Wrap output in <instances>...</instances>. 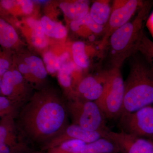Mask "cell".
<instances>
[{"mask_svg":"<svg viewBox=\"0 0 153 153\" xmlns=\"http://www.w3.org/2000/svg\"><path fill=\"white\" fill-rule=\"evenodd\" d=\"M111 1H94L89 9V14L92 20L99 25L105 26L108 22L111 10Z\"/></svg>","mask_w":153,"mask_h":153,"instance_id":"cell-13","label":"cell"},{"mask_svg":"<svg viewBox=\"0 0 153 153\" xmlns=\"http://www.w3.org/2000/svg\"><path fill=\"white\" fill-rule=\"evenodd\" d=\"M31 41L35 47L40 49H43L47 47L48 44V40L46 36L38 37L31 35Z\"/></svg>","mask_w":153,"mask_h":153,"instance_id":"cell-27","label":"cell"},{"mask_svg":"<svg viewBox=\"0 0 153 153\" xmlns=\"http://www.w3.org/2000/svg\"><path fill=\"white\" fill-rule=\"evenodd\" d=\"M105 136V134L103 133L88 131L79 126L72 123L68 125L62 133L52 140L43 150H48L70 140H79L86 143H89Z\"/></svg>","mask_w":153,"mask_h":153,"instance_id":"cell-9","label":"cell"},{"mask_svg":"<svg viewBox=\"0 0 153 153\" xmlns=\"http://www.w3.org/2000/svg\"><path fill=\"white\" fill-rule=\"evenodd\" d=\"M16 153H43L41 152H31L30 151H28L27 149L26 150L22 151V152H19Z\"/></svg>","mask_w":153,"mask_h":153,"instance_id":"cell-30","label":"cell"},{"mask_svg":"<svg viewBox=\"0 0 153 153\" xmlns=\"http://www.w3.org/2000/svg\"><path fill=\"white\" fill-rule=\"evenodd\" d=\"M1 77L0 76V94L1 93Z\"/></svg>","mask_w":153,"mask_h":153,"instance_id":"cell-32","label":"cell"},{"mask_svg":"<svg viewBox=\"0 0 153 153\" xmlns=\"http://www.w3.org/2000/svg\"><path fill=\"white\" fill-rule=\"evenodd\" d=\"M86 144L80 140H70L49 149L47 153H80Z\"/></svg>","mask_w":153,"mask_h":153,"instance_id":"cell-20","label":"cell"},{"mask_svg":"<svg viewBox=\"0 0 153 153\" xmlns=\"http://www.w3.org/2000/svg\"><path fill=\"white\" fill-rule=\"evenodd\" d=\"M100 74L85 76L79 81L75 90L76 97L81 98L98 81Z\"/></svg>","mask_w":153,"mask_h":153,"instance_id":"cell-21","label":"cell"},{"mask_svg":"<svg viewBox=\"0 0 153 153\" xmlns=\"http://www.w3.org/2000/svg\"><path fill=\"white\" fill-rule=\"evenodd\" d=\"M17 4L22 9V12L25 14H30L32 13L34 7L33 1L30 0L17 1Z\"/></svg>","mask_w":153,"mask_h":153,"instance_id":"cell-26","label":"cell"},{"mask_svg":"<svg viewBox=\"0 0 153 153\" xmlns=\"http://www.w3.org/2000/svg\"><path fill=\"white\" fill-rule=\"evenodd\" d=\"M4 144H7L12 147L18 146L15 138L11 136L7 128L4 126H0V146Z\"/></svg>","mask_w":153,"mask_h":153,"instance_id":"cell-24","label":"cell"},{"mask_svg":"<svg viewBox=\"0 0 153 153\" xmlns=\"http://www.w3.org/2000/svg\"><path fill=\"white\" fill-rule=\"evenodd\" d=\"M121 131L139 137H153V104L120 118Z\"/></svg>","mask_w":153,"mask_h":153,"instance_id":"cell-7","label":"cell"},{"mask_svg":"<svg viewBox=\"0 0 153 153\" xmlns=\"http://www.w3.org/2000/svg\"><path fill=\"white\" fill-rule=\"evenodd\" d=\"M97 82L80 98L88 101H97L104 93L107 79V71L99 73Z\"/></svg>","mask_w":153,"mask_h":153,"instance_id":"cell-19","label":"cell"},{"mask_svg":"<svg viewBox=\"0 0 153 153\" xmlns=\"http://www.w3.org/2000/svg\"><path fill=\"white\" fill-rule=\"evenodd\" d=\"M117 145L106 137L86 143L80 153H119Z\"/></svg>","mask_w":153,"mask_h":153,"instance_id":"cell-15","label":"cell"},{"mask_svg":"<svg viewBox=\"0 0 153 153\" xmlns=\"http://www.w3.org/2000/svg\"><path fill=\"white\" fill-rule=\"evenodd\" d=\"M153 2L143 1L132 21L118 29L108 41L112 67L120 68L127 59L137 52V49L144 33V26Z\"/></svg>","mask_w":153,"mask_h":153,"instance_id":"cell-3","label":"cell"},{"mask_svg":"<svg viewBox=\"0 0 153 153\" xmlns=\"http://www.w3.org/2000/svg\"><path fill=\"white\" fill-rule=\"evenodd\" d=\"M66 106L72 124L88 131L103 133L105 135L109 130L105 123L106 117L95 102L76 97L69 100Z\"/></svg>","mask_w":153,"mask_h":153,"instance_id":"cell-4","label":"cell"},{"mask_svg":"<svg viewBox=\"0 0 153 153\" xmlns=\"http://www.w3.org/2000/svg\"><path fill=\"white\" fill-rule=\"evenodd\" d=\"M66 103L54 92L35 94L21 107L18 128L23 140L44 149L68 126Z\"/></svg>","mask_w":153,"mask_h":153,"instance_id":"cell-1","label":"cell"},{"mask_svg":"<svg viewBox=\"0 0 153 153\" xmlns=\"http://www.w3.org/2000/svg\"><path fill=\"white\" fill-rule=\"evenodd\" d=\"M105 137L112 140L117 145L120 153H153V140L139 137L122 131L108 130Z\"/></svg>","mask_w":153,"mask_h":153,"instance_id":"cell-8","label":"cell"},{"mask_svg":"<svg viewBox=\"0 0 153 153\" xmlns=\"http://www.w3.org/2000/svg\"><path fill=\"white\" fill-rule=\"evenodd\" d=\"M4 53H2V52L0 51V57H1V56L4 55Z\"/></svg>","mask_w":153,"mask_h":153,"instance_id":"cell-33","label":"cell"},{"mask_svg":"<svg viewBox=\"0 0 153 153\" xmlns=\"http://www.w3.org/2000/svg\"><path fill=\"white\" fill-rule=\"evenodd\" d=\"M125 85L121 68L111 67L107 70L104 93L95 102L108 119L119 118L123 105Z\"/></svg>","mask_w":153,"mask_h":153,"instance_id":"cell-5","label":"cell"},{"mask_svg":"<svg viewBox=\"0 0 153 153\" xmlns=\"http://www.w3.org/2000/svg\"><path fill=\"white\" fill-rule=\"evenodd\" d=\"M18 70L22 75L24 74L26 76L27 79H29L30 81H32L30 68L26 63H20L18 66Z\"/></svg>","mask_w":153,"mask_h":153,"instance_id":"cell-29","label":"cell"},{"mask_svg":"<svg viewBox=\"0 0 153 153\" xmlns=\"http://www.w3.org/2000/svg\"><path fill=\"white\" fill-rule=\"evenodd\" d=\"M41 22L46 36L58 39L67 36V29L60 23L52 21L47 16L42 17Z\"/></svg>","mask_w":153,"mask_h":153,"instance_id":"cell-16","label":"cell"},{"mask_svg":"<svg viewBox=\"0 0 153 153\" xmlns=\"http://www.w3.org/2000/svg\"><path fill=\"white\" fill-rule=\"evenodd\" d=\"M137 52L141 53L153 63V41L145 33L138 47Z\"/></svg>","mask_w":153,"mask_h":153,"instance_id":"cell-23","label":"cell"},{"mask_svg":"<svg viewBox=\"0 0 153 153\" xmlns=\"http://www.w3.org/2000/svg\"><path fill=\"white\" fill-rule=\"evenodd\" d=\"M11 109L10 100L6 97L0 96V116L8 113Z\"/></svg>","mask_w":153,"mask_h":153,"instance_id":"cell-25","label":"cell"},{"mask_svg":"<svg viewBox=\"0 0 153 153\" xmlns=\"http://www.w3.org/2000/svg\"><path fill=\"white\" fill-rule=\"evenodd\" d=\"M89 1L76 0L65 1L59 4V7L65 16L71 21L82 19L89 13Z\"/></svg>","mask_w":153,"mask_h":153,"instance_id":"cell-11","label":"cell"},{"mask_svg":"<svg viewBox=\"0 0 153 153\" xmlns=\"http://www.w3.org/2000/svg\"><path fill=\"white\" fill-rule=\"evenodd\" d=\"M151 139H152V140H153V137H152V138H151Z\"/></svg>","mask_w":153,"mask_h":153,"instance_id":"cell-34","label":"cell"},{"mask_svg":"<svg viewBox=\"0 0 153 153\" xmlns=\"http://www.w3.org/2000/svg\"><path fill=\"white\" fill-rule=\"evenodd\" d=\"M33 1L36 2L40 3V4H45L48 2V1Z\"/></svg>","mask_w":153,"mask_h":153,"instance_id":"cell-31","label":"cell"},{"mask_svg":"<svg viewBox=\"0 0 153 153\" xmlns=\"http://www.w3.org/2000/svg\"><path fill=\"white\" fill-rule=\"evenodd\" d=\"M44 61L46 64L47 72L50 74H53L59 71L63 65L59 57L51 52H47L44 54Z\"/></svg>","mask_w":153,"mask_h":153,"instance_id":"cell-22","label":"cell"},{"mask_svg":"<svg viewBox=\"0 0 153 153\" xmlns=\"http://www.w3.org/2000/svg\"><path fill=\"white\" fill-rule=\"evenodd\" d=\"M143 1L139 0L113 1L110 16L105 26L103 37L99 45L100 49L102 50L105 49L114 32L129 21L136 12L138 10Z\"/></svg>","mask_w":153,"mask_h":153,"instance_id":"cell-6","label":"cell"},{"mask_svg":"<svg viewBox=\"0 0 153 153\" xmlns=\"http://www.w3.org/2000/svg\"><path fill=\"white\" fill-rule=\"evenodd\" d=\"M25 63L30 68L32 82L43 80L47 77V71L42 60L36 56L26 57Z\"/></svg>","mask_w":153,"mask_h":153,"instance_id":"cell-18","label":"cell"},{"mask_svg":"<svg viewBox=\"0 0 153 153\" xmlns=\"http://www.w3.org/2000/svg\"><path fill=\"white\" fill-rule=\"evenodd\" d=\"M18 34L14 27L0 17V46L6 49H13L19 45Z\"/></svg>","mask_w":153,"mask_h":153,"instance_id":"cell-12","label":"cell"},{"mask_svg":"<svg viewBox=\"0 0 153 153\" xmlns=\"http://www.w3.org/2000/svg\"><path fill=\"white\" fill-rule=\"evenodd\" d=\"M78 69L80 68L73 62H70L64 63L58 71V81L62 87L66 89L69 100L76 97L75 91L72 87V74L74 70Z\"/></svg>","mask_w":153,"mask_h":153,"instance_id":"cell-14","label":"cell"},{"mask_svg":"<svg viewBox=\"0 0 153 153\" xmlns=\"http://www.w3.org/2000/svg\"><path fill=\"white\" fill-rule=\"evenodd\" d=\"M11 63L10 59L5 54L0 57V76L3 75L8 71L10 68Z\"/></svg>","mask_w":153,"mask_h":153,"instance_id":"cell-28","label":"cell"},{"mask_svg":"<svg viewBox=\"0 0 153 153\" xmlns=\"http://www.w3.org/2000/svg\"><path fill=\"white\" fill-rule=\"evenodd\" d=\"M86 46L82 41L74 42L71 46V55L73 63L80 69H85L89 66V56Z\"/></svg>","mask_w":153,"mask_h":153,"instance_id":"cell-17","label":"cell"},{"mask_svg":"<svg viewBox=\"0 0 153 153\" xmlns=\"http://www.w3.org/2000/svg\"><path fill=\"white\" fill-rule=\"evenodd\" d=\"M23 83L24 76L20 71L10 68L1 77V93L14 99Z\"/></svg>","mask_w":153,"mask_h":153,"instance_id":"cell-10","label":"cell"},{"mask_svg":"<svg viewBox=\"0 0 153 153\" xmlns=\"http://www.w3.org/2000/svg\"><path fill=\"white\" fill-rule=\"evenodd\" d=\"M130 58L120 118L153 104V63L139 52Z\"/></svg>","mask_w":153,"mask_h":153,"instance_id":"cell-2","label":"cell"}]
</instances>
